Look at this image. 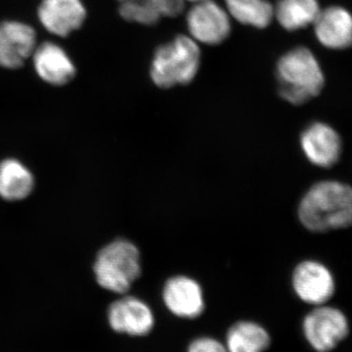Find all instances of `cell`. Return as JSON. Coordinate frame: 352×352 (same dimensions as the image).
<instances>
[{"mask_svg": "<svg viewBox=\"0 0 352 352\" xmlns=\"http://www.w3.org/2000/svg\"><path fill=\"white\" fill-rule=\"evenodd\" d=\"M300 223L315 233L352 226V186L338 180L312 185L300 201Z\"/></svg>", "mask_w": 352, "mask_h": 352, "instance_id": "cell-1", "label": "cell"}, {"mask_svg": "<svg viewBox=\"0 0 352 352\" xmlns=\"http://www.w3.org/2000/svg\"><path fill=\"white\" fill-rule=\"evenodd\" d=\"M280 96L295 106L318 96L325 76L318 60L307 47H296L280 58L276 67Z\"/></svg>", "mask_w": 352, "mask_h": 352, "instance_id": "cell-2", "label": "cell"}, {"mask_svg": "<svg viewBox=\"0 0 352 352\" xmlns=\"http://www.w3.org/2000/svg\"><path fill=\"white\" fill-rule=\"evenodd\" d=\"M94 271L101 288L117 295H126L142 273L140 252L131 241H113L97 254Z\"/></svg>", "mask_w": 352, "mask_h": 352, "instance_id": "cell-3", "label": "cell"}, {"mask_svg": "<svg viewBox=\"0 0 352 352\" xmlns=\"http://www.w3.org/2000/svg\"><path fill=\"white\" fill-rule=\"evenodd\" d=\"M201 50L191 36H176L170 43L160 46L153 58L150 75L157 87H175L189 85L198 74Z\"/></svg>", "mask_w": 352, "mask_h": 352, "instance_id": "cell-4", "label": "cell"}, {"mask_svg": "<svg viewBox=\"0 0 352 352\" xmlns=\"http://www.w3.org/2000/svg\"><path fill=\"white\" fill-rule=\"evenodd\" d=\"M349 329L344 312L328 303L314 307L302 321L303 339L315 352L335 351L346 339Z\"/></svg>", "mask_w": 352, "mask_h": 352, "instance_id": "cell-5", "label": "cell"}, {"mask_svg": "<svg viewBox=\"0 0 352 352\" xmlns=\"http://www.w3.org/2000/svg\"><path fill=\"white\" fill-rule=\"evenodd\" d=\"M107 320L113 332L138 339L151 336L157 325L156 315L150 305L127 294L109 305Z\"/></svg>", "mask_w": 352, "mask_h": 352, "instance_id": "cell-6", "label": "cell"}, {"mask_svg": "<svg viewBox=\"0 0 352 352\" xmlns=\"http://www.w3.org/2000/svg\"><path fill=\"white\" fill-rule=\"evenodd\" d=\"M166 309L180 320L194 321L206 311L205 293L200 283L186 275H176L166 280L162 289Z\"/></svg>", "mask_w": 352, "mask_h": 352, "instance_id": "cell-7", "label": "cell"}, {"mask_svg": "<svg viewBox=\"0 0 352 352\" xmlns=\"http://www.w3.org/2000/svg\"><path fill=\"white\" fill-rule=\"evenodd\" d=\"M292 287L298 300L314 307L330 302L335 295L336 281L327 266L316 261H305L294 270Z\"/></svg>", "mask_w": 352, "mask_h": 352, "instance_id": "cell-8", "label": "cell"}, {"mask_svg": "<svg viewBox=\"0 0 352 352\" xmlns=\"http://www.w3.org/2000/svg\"><path fill=\"white\" fill-rule=\"evenodd\" d=\"M186 21L191 38L207 45H219L231 32L230 16L214 0L196 2Z\"/></svg>", "mask_w": 352, "mask_h": 352, "instance_id": "cell-9", "label": "cell"}, {"mask_svg": "<svg viewBox=\"0 0 352 352\" xmlns=\"http://www.w3.org/2000/svg\"><path fill=\"white\" fill-rule=\"evenodd\" d=\"M300 147L310 163L319 168H330L339 163L342 141L333 127L325 122H316L302 131Z\"/></svg>", "mask_w": 352, "mask_h": 352, "instance_id": "cell-10", "label": "cell"}, {"mask_svg": "<svg viewBox=\"0 0 352 352\" xmlns=\"http://www.w3.org/2000/svg\"><path fill=\"white\" fill-rule=\"evenodd\" d=\"M36 47V31L24 23L6 21L0 24V67L18 69L32 56Z\"/></svg>", "mask_w": 352, "mask_h": 352, "instance_id": "cell-11", "label": "cell"}, {"mask_svg": "<svg viewBox=\"0 0 352 352\" xmlns=\"http://www.w3.org/2000/svg\"><path fill=\"white\" fill-rule=\"evenodd\" d=\"M87 10L80 0H43L38 8V19L54 36H69L82 27Z\"/></svg>", "mask_w": 352, "mask_h": 352, "instance_id": "cell-12", "label": "cell"}, {"mask_svg": "<svg viewBox=\"0 0 352 352\" xmlns=\"http://www.w3.org/2000/svg\"><path fill=\"white\" fill-rule=\"evenodd\" d=\"M315 36L329 50H344L352 46V15L347 9L331 6L321 10L314 22Z\"/></svg>", "mask_w": 352, "mask_h": 352, "instance_id": "cell-13", "label": "cell"}, {"mask_svg": "<svg viewBox=\"0 0 352 352\" xmlns=\"http://www.w3.org/2000/svg\"><path fill=\"white\" fill-rule=\"evenodd\" d=\"M34 69L39 78L50 85H67L76 76V67L66 51L56 43H43L32 53Z\"/></svg>", "mask_w": 352, "mask_h": 352, "instance_id": "cell-14", "label": "cell"}, {"mask_svg": "<svg viewBox=\"0 0 352 352\" xmlns=\"http://www.w3.org/2000/svg\"><path fill=\"white\" fill-rule=\"evenodd\" d=\"M223 342L228 352H268L273 338L261 322L242 319L227 328Z\"/></svg>", "mask_w": 352, "mask_h": 352, "instance_id": "cell-15", "label": "cell"}, {"mask_svg": "<svg viewBox=\"0 0 352 352\" xmlns=\"http://www.w3.org/2000/svg\"><path fill=\"white\" fill-rule=\"evenodd\" d=\"M34 187L32 173L19 160L9 157L0 163V197L17 201L31 195Z\"/></svg>", "mask_w": 352, "mask_h": 352, "instance_id": "cell-16", "label": "cell"}, {"mask_svg": "<svg viewBox=\"0 0 352 352\" xmlns=\"http://www.w3.org/2000/svg\"><path fill=\"white\" fill-rule=\"evenodd\" d=\"M321 9L318 0H277L274 17L289 32L314 25Z\"/></svg>", "mask_w": 352, "mask_h": 352, "instance_id": "cell-17", "label": "cell"}, {"mask_svg": "<svg viewBox=\"0 0 352 352\" xmlns=\"http://www.w3.org/2000/svg\"><path fill=\"white\" fill-rule=\"evenodd\" d=\"M229 16L243 25L265 29L274 19V6L267 0H226Z\"/></svg>", "mask_w": 352, "mask_h": 352, "instance_id": "cell-18", "label": "cell"}, {"mask_svg": "<svg viewBox=\"0 0 352 352\" xmlns=\"http://www.w3.org/2000/svg\"><path fill=\"white\" fill-rule=\"evenodd\" d=\"M119 12L120 15L129 22L146 25H156L163 17L156 7L146 0L120 3Z\"/></svg>", "mask_w": 352, "mask_h": 352, "instance_id": "cell-19", "label": "cell"}, {"mask_svg": "<svg viewBox=\"0 0 352 352\" xmlns=\"http://www.w3.org/2000/svg\"><path fill=\"white\" fill-rule=\"evenodd\" d=\"M185 352H228L223 340L212 335L196 336L189 340Z\"/></svg>", "mask_w": 352, "mask_h": 352, "instance_id": "cell-20", "label": "cell"}, {"mask_svg": "<svg viewBox=\"0 0 352 352\" xmlns=\"http://www.w3.org/2000/svg\"><path fill=\"white\" fill-rule=\"evenodd\" d=\"M156 7L163 17H177L184 10V0H146Z\"/></svg>", "mask_w": 352, "mask_h": 352, "instance_id": "cell-21", "label": "cell"}, {"mask_svg": "<svg viewBox=\"0 0 352 352\" xmlns=\"http://www.w3.org/2000/svg\"><path fill=\"white\" fill-rule=\"evenodd\" d=\"M120 3H124V2L136 1V0H118Z\"/></svg>", "mask_w": 352, "mask_h": 352, "instance_id": "cell-22", "label": "cell"}, {"mask_svg": "<svg viewBox=\"0 0 352 352\" xmlns=\"http://www.w3.org/2000/svg\"><path fill=\"white\" fill-rule=\"evenodd\" d=\"M184 1H185V0H184ZM188 1L195 2V3H196V2L201 1V0H188Z\"/></svg>", "mask_w": 352, "mask_h": 352, "instance_id": "cell-23", "label": "cell"}]
</instances>
